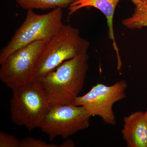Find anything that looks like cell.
<instances>
[{
  "label": "cell",
  "instance_id": "obj_9",
  "mask_svg": "<svg viewBox=\"0 0 147 147\" xmlns=\"http://www.w3.org/2000/svg\"><path fill=\"white\" fill-rule=\"evenodd\" d=\"M123 138L128 147H147V120L144 112L131 113L123 119Z\"/></svg>",
  "mask_w": 147,
  "mask_h": 147
},
{
  "label": "cell",
  "instance_id": "obj_4",
  "mask_svg": "<svg viewBox=\"0 0 147 147\" xmlns=\"http://www.w3.org/2000/svg\"><path fill=\"white\" fill-rule=\"evenodd\" d=\"M62 9L38 14L27 11L26 18L0 52V63L16 50L38 40L49 41L63 25Z\"/></svg>",
  "mask_w": 147,
  "mask_h": 147
},
{
  "label": "cell",
  "instance_id": "obj_3",
  "mask_svg": "<svg viewBox=\"0 0 147 147\" xmlns=\"http://www.w3.org/2000/svg\"><path fill=\"white\" fill-rule=\"evenodd\" d=\"M10 117L13 123L30 131L39 127L50 108L39 80L12 89Z\"/></svg>",
  "mask_w": 147,
  "mask_h": 147
},
{
  "label": "cell",
  "instance_id": "obj_1",
  "mask_svg": "<svg viewBox=\"0 0 147 147\" xmlns=\"http://www.w3.org/2000/svg\"><path fill=\"white\" fill-rule=\"evenodd\" d=\"M88 59L86 51L64 62L44 77L38 79L50 107L71 104L79 96L86 77Z\"/></svg>",
  "mask_w": 147,
  "mask_h": 147
},
{
  "label": "cell",
  "instance_id": "obj_19",
  "mask_svg": "<svg viewBox=\"0 0 147 147\" xmlns=\"http://www.w3.org/2000/svg\"><path fill=\"white\" fill-rule=\"evenodd\" d=\"M74 1H76V0H74Z\"/></svg>",
  "mask_w": 147,
  "mask_h": 147
},
{
  "label": "cell",
  "instance_id": "obj_15",
  "mask_svg": "<svg viewBox=\"0 0 147 147\" xmlns=\"http://www.w3.org/2000/svg\"><path fill=\"white\" fill-rule=\"evenodd\" d=\"M132 2L135 5H138L142 4L144 3L140 1L139 0H131Z\"/></svg>",
  "mask_w": 147,
  "mask_h": 147
},
{
  "label": "cell",
  "instance_id": "obj_10",
  "mask_svg": "<svg viewBox=\"0 0 147 147\" xmlns=\"http://www.w3.org/2000/svg\"><path fill=\"white\" fill-rule=\"evenodd\" d=\"M18 5L27 11L55 9L69 7L74 0H15Z\"/></svg>",
  "mask_w": 147,
  "mask_h": 147
},
{
  "label": "cell",
  "instance_id": "obj_2",
  "mask_svg": "<svg viewBox=\"0 0 147 147\" xmlns=\"http://www.w3.org/2000/svg\"><path fill=\"white\" fill-rule=\"evenodd\" d=\"M90 45L89 41L80 36L79 29L63 24L40 54L36 79H41L64 62L88 51Z\"/></svg>",
  "mask_w": 147,
  "mask_h": 147
},
{
  "label": "cell",
  "instance_id": "obj_5",
  "mask_svg": "<svg viewBox=\"0 0 147 147\" xmlns=\"http://www.w3.org/2000/svg\"><path fill=\"white\" fill-rule=\"evenodd\" d=\"M48 41H35L16 50L0 63V79L11 89L36 79L38 61Z\"/></svg>",
  "mask_w": 147,
  "mask_h": 147
},
{
  "label": "cell",
  "instance_id": "obj_14",
  "mask_svg": "<svg viewBox=\"0 0 147 147\" xmlns=\"http://www.w3.org/2000/svg\"><path fill=\"white\" fill-rule=\"evenodd\" d=\"M74 142L71 139H67L59 146L60 147H75Z\"/></svg>",
  "mask_w": 147,
  "mask_h": 147
},
{
  "label": "cell",
  "instance_id": "obj_13",
  "mask_svg": "<svg viewBox=\"0 0 147 147\" xmlns=\"http://www.w3.org/2000/svg\"><path fill=\"white\" fill-rule=\"evenodd\" d=\"M20 140L14 135L0 131V147H20Z\"/></svg>",
  "mask_w": 147,
  "mask_h": 147
},
{
  "label": "cell",
  "instance_id": "obj_6",
  "mask_svg": "<svg viewBox=\"0 0 147 147\" xmlns=\"http://www.w3.org/2000/svg\"><path fill=\"white\" fill-rule=\"evenodd\" d=\"M91 117L82 106L71 104L54 105L44 116L39 128L48 135L50 141L59 137L66 139L88 128Z\"/></svg>",
  "mask_w": 147,
  "mask_h": 147
},
{
  "label": "cell",
  "instance_id": "obj_17",
  "mask_svg": "<svg viewBox=\"0 0 147 147\" xmlns=\"http://www.w3.org/2000/svg\"><path fill=\"white\" fill-rule=\"evenodd\" d=\"M145 116H146V119L147 120V110L146 112H144Z\"/></svg>",
  "mask_w": 147,
  "mask_h": 147
},
{
  "label": "cell",
  "instance_id": "obj_8",
  "mask_svg": "<svg viewBox=\"0 0 147 147\" xmlns=\"http://www.w3.org/2000/svg\"><path fill=\"white\" fill-rule=\"evenodd\" d=\"M121 0H76L69 6L68 16L71 15L84 7H93L100 10L105 15L107 20L108 28V35L110 39L113 41V46L117 54V69L121 67V60L119 50L114 33L113 20L115 11L118 4Z\"/></svg>",
  "mask_w": 147,
  "mask_h": 147
},
{
  "label": "cell",
  "instance_id": "obj_11",
  "mask_svg": "<svg viewBox=\"0 0 147 147\" xmlns=\"http://www.w3.org/2000/svg\"><path fill=\"white\" fill-rule=\"evenodd\" d=\"M122 24L130 29H140L147 27V5L145 3L136 5L131 16L124 19Z\"/></svg>",
  "mask_w": 147,
  "mask_h": 147
},
{
  "label": "cell",
  "instance_id": "obj_18",
  "mask_svg": "<svg viewBox=\"0 0 147 147\" xmlns=\"http://www.w3.org/2000/svg\"><path fill=\"white\" fill-rule=\"evenodd\" d=\"M145 4H146L147 5V2H146L145 3Z\"/></svg>",
  "mask_w": 147,
  "mask_h": 147
},
{
  "label": "cell",
  "instance_id": "obj_16",
  "mask_svg": "<svg viewBox=\"0 0 147 147\" xmlns=\"http://www.w3.org/2000/svg\"><path fill=\"white\" fill-rule=\"evenodd\" d=\"M140 1L142 2L143 3H145L146 2H147V0H139Z\"/></svg>",
  "mask_w": 147,
  "mask_h": 147
},
{
  "label": "cell",
  "instance_id": "obj_7",
  "mask_svg": "<svg viewBox=\"0 0 147 147\" xmlns=\"http://www.w3.org/2000/svg\"><path fill=\"white\" fill-rule=\"evenodd\" d=\"M127 88V83L123 80L112 86L98 84L86 94L75 98L71 104L82 106L91 117L98 116L106 124L115 125L117 122L113 105L126 97Z\"/></svg>",
  "mask_w": 147,
  "mask_h": 147
},
{
  "label": "cell",
  "instance_id": "obj_12",
  "mask_svg": "<svg viewBox=\"0 0 147 147\" xmlns=\"http://www.w3.org/2000/svg\"><path fill=\"white\" fill-rule=\"evenodd\" d=\"M56 144H50L40 139L27 137L20 140V147H59Z\"/></svg>",
  "mask_w": 147,
  "mask_h": 147
}]
</instances>
